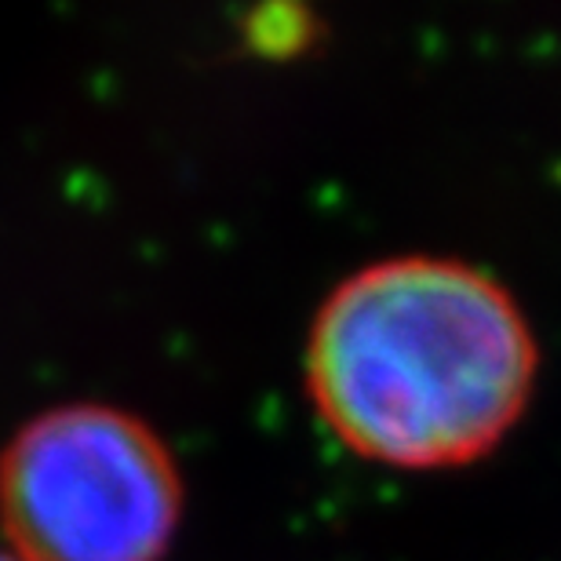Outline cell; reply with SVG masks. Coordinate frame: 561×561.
Returning <instances> with one entry per match:
<instances>
[{
	"label": "cell",
	"instance_id": "cell-1",
	"mask_svg": "<svg viewBox=\"0 0 561 561\" xmlns=\"http://www.w3.org/2000/svg\"><path fill=\"white\" fill-rule=\"evenodd\" d=\"M536 343L518 302L456 260H387L324 299L307 343L318 416L387 467H456L518 423Z\"/></svg>",
	"mask_w": 561,
	"mask_h": 561
},
{
	"label": "cell",
	"instance_id": "cell-2",
	"mask_svg": "<svg viewBox=\"0 0 561 561\" xmlns=\"http://www.w3.org/2000/svg\"><path fill=\"white\" fill-rule=\"evenodd\" d=\"M179 514V463L131 412H41L0 456V525L19 561H157Z\"/></svg>",
	"mask_w": 561,
	"mask_h": 561
},
{
	"label": "cell",
	"instance_id": "cell-3",
	"mask_svg": "<svg viewBox=\"0 0 561 561\" xmlns=\"http://www.w3.org/2000/svg\"><path fill=\"white\" fill-rule=\"evenodd\" d=\"M0 561H19L15 554H0Z\"/></svg>",
	"mask_w": 561,
	"mask_h": 561
}]
</instances>
